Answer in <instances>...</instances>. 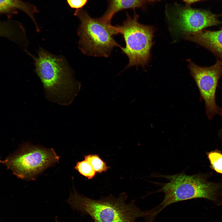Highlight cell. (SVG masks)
Wrapping results in <instances>:
<instances>
[{"label": "cell", "mask_w": 222, "mask_h": 222, "mask_svg": "<svg viewBox=\"0 0 222 222\" xmlns=\"http://www.w3.org/2000/svg\"><path fill=\"white\" fill-rule=\"evenodd\" d=\"M18 10H20L28 15L34 23L36 31H39L34 16V14L37 12L35 6L22 0H0V16L5 14L10 18L17 14Z\"/></svg>", "instance_id": "11"}, {"label": "cell", "mask_w": 222, "mask_h": 222, "mask_svg": "<svg viewBox=\"0 0 222 222\" xmlns=\"http://www.w3.org/2000/svg\"><path fill=\"white\" fill-rule=\"evenodd\" d=\"M206 154L210 167L216 172L222 174V152L216 150Z\"/></svg>", "instance_id": "14"}, {"label": "cell", "mask_w": 222, "mask_h": 222, "mask_svg": "<svg viewBox=\"0 0 222 222\" xmlns=\"http://www.w3.org/2000/svg\"><path fill=\"white\" fill-rule=\"evenodd\" d=\"M74 15L80 21L77 31L78 46L83 54L107 57L114 47L121 48L113 38L119 33L116 26L112 25L111 22L100 18H92L80 9H77Z\"/></svg>", "instance_id": "4"}, {"label": "cell", "mask_w": 222, "mask_h": 222, "mask_svg": "<svg viewBox=\"0 0 222 222\" xmlns=\"http://www.w3.org/2000/svg\"><path fill=\"white\" fill-rule=\"evenodd\" d=\"M84 159L90 163L96 173H101L106 172L110 168L98 155L91 154L87 155L84 156Z\"/></svg>", "instance_id": "13"}, {"label": "cell", "mask_w": 222, "mask_h": 222, "mask_svg": "<svg viewBox=\"0 0 222 222\" xmlns=\"http://www.w3.org/2000/svg\"><path fill=\"white\" fill-rule=\"evenodd\" d=\"M69 6L72 8L80 9L86 3L87 0H66Z\"/></svg>", "instance_id": "16"}, {"label": "cell", "mask_w": 222, "mask_h": 222, "mask_svg": "<svg viewBox=\"0 0 222 222\" xmlns=\"http://www.w3.org/2000/svg\"><path fill=\"white\" fill-rule=\"evenodd\" d=\"M75 169L89 179L93 178L96 173L90 163L85 159L77 162Z\"/></svg>", "instance_id": "15"}, {"label": "cell", "mask_w": 222, "mask_h": 222, "mask_svg": "<svg viewBox=\"0 0 222 222\" xmlns=\"http://www.w3.org/2000/svg\"><path fill=\"white\" fill-rule=\"evenodd\" d=\"M55 222H59V221H58V220H56L55 221Z\"/></svg>", "instance_id": "20"}, {"label": "cell", "mask_w": 222, "mask_h": 222, "mask_svg": "<svg viewBox=\"0 0 222 222\" xmlns=\"http://www.w3.org/2000/svg\"><path fill=\"white\" fill-rule=\"evenodd\" d=\"M154 0H110L109 7L100 18L111 22L114 14L118 11L127 9L143 7L147 2Z\"/></svg>", "instance_id": "12"}, {"label": "cell", "mask_w": 222, "mask_h": 222, "mask_svg": "<svg viewBox=\"0 0 222 222\" xmlns=\"http://www.w3.org/2000/svg\"><path fill=\"white\" fill-rule=\"evenodd\" d=\"M188 68L199 90L201 97L205 103L208 118L212 119L215 115L222 116V108L216 102V93L219 80L222 77V62L216 60L209 67L198 66L191 60Z\"/></svg>", "instance_id": "7"}, {"label": "cell", "mask_w": 222, "mask_h": 222, "mask_svg": "<svg viewBox=\"0 0 222 222\" xmlns=\"http://www.w3.org/2000/svg\"><path fill=\"white\" fill-rule=\"evenodd\" d=\"M218 135L222 141V128L220 130L219 132Z\"/></svg>", "instance_id": "18"}, {"label": "cell", "mask_w": 222, "mask_h": 222, "mask_svg": "<svg viewBox=\"0 0 222 222\" xmlns=\"http://www.w3.org/2000/svg\"><path fill=\"white\" fill-rule=\"evenodd\" d=\"M184 37L204 47L214 56L216 60L222 62V29L215 31L203 30Z\"/></svg>", "instance_id": "9"}, {"label": "cell", "mask_w": 222, "mask_h": 222, "mask_svg": "<svg viewBox=\"0 0 222 222\" xmlns=\"http://www.w3.org/2000/svg\"><path fill=\"white\" fill-rule=\"evenodd\" d=\"M127 16L122 25L116 26L119 34L123 35L125 42V47L121 49L128 58L126 68L144 66L150 58L154 30L150 26L139 23L137 14H134L133 18L128 14Z\"/></svg>", "instance_id": "6"}, {"label": "cell", "mask_w": 222, "mask_h": 222, "mask_svg": "<svg viewBox=\"0 0 222 222\" xmlns=\"http://www.w3.org/2000/svg\"><path fill=\"white\" fill-rule=\"evenodd\" d=\"M184 171L174 175L153 173L150 177L162 178L168 179L166 183H155L161 187L155 192L165 194L162 201L151 210H147L146 222H153L155 217L166 207L179 201L195 198H204L216 201L222 189V183L208 181L205 174L186 175Z\"/></svg>", "instance_id": "2"}, {"label": "cell", "mask_w": 222, "mask_h": 222, "mask_svg": "<svg viewBox=\"0 0 222 222\" xmlns=\"http://www.w3.org/2000/svg\"><path fill=\"white\" fill-rule=\"evenodd\" d=\"M127 197L126 194L122 192L117 198L110 195L94 199L80 194L74 189L66 202L74 210L89 215L94 222H136L138 218H144L147 210L137 207L134 200L126 203Z\"/></svg>", "instance_id": "3"}, {"label": "cell", "mask_w": 222, "mask_h": 222, "mask_svg": "<svg viewBox=\"0 0 222 222\" xmlns=\"http://www.w3.org/2000/svg\"><path fill=\"white\" fill-rule=\"evenodd\" d=\"M0 36L8 38L24 51L26 50L29 44L24 27L19 23L15 21H0Z\"/></svg>", "instance_id": "10"}, {"label": "cell", "mask_w": 222, "mask_h": 222, "mask_svg": "<svg viewBox=\"0 0 222 222\" xmlns=\"http://www.w3.org/2000/svg\"><path fill=\"white\" fill-rule=\"evenodd\" d=\"M59 158L52 148L26 143L2 163L18 178L28 181L35 180L44 170L58 162Z\"/></svg>", "instance_id": "5"}, {"label": "cell", "mask_w": 222, "mask_h": 222, "mask_svg": "<svg viewBox=\"0 0 222 222\" xmlns=\"http://www.w3.org/2000/svg\"><path fill=\"white\" fill-rule=\"evenodd\" d=\"M175 14L173 22L184 36L222 23L216 15L206 10L183 7L177 9Z\"/></svg>", "instance_id": "8"}, {"label": "cell", "mask_w": 222, "mask_h": 222, "mask_svg": "<svg viewBox=\"0 0 222 222\" xmlns=\"http://www.w3.org/2000/svg\"><path fill=\"white\" fill-rule=\"evenodd\" d=\"M185 2H186L188 3L191 4V3H194V2L200 1L201 0H182Z\"/></svg>", "instance_id": "17"}, {"label": "cell", "mask_w": 222, "mask_h": 222, "mask_svg": "<svg viewBox=\"0 0 222 222\" xmlns=\"http://www.w3.org/2000/svg\"><path fill=\"white\" fill-rule=\"evenodd\" d=\"M3 162V161H1V160H0V163H2Z\"/></svg>", "instance_id": "19"}, {"label": "cell", "mask_w": 222, "mask_h": 222, "mask_svg": "<svg viewBox=\"0 0 222 222\" xmlns=\"http://www.w3.org/2000/svg\"><path fill=\"white\" fill-rule=\"evenodd\" d=\"M33 59L35 71L43 85L45 97L59 105L71 104L80 91L81 84L65 58L56 56L41 47L36 57L26 52Z\"/></svg>", "instance_id": "1"}]
</instances>
